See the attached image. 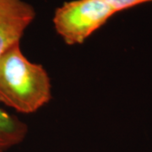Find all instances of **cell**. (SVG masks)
<instances>
[{"label":"cell","mask_w":152,"mask_h":152,"mask_svg":"<svg viewBox=\"0 0 152 152\" xmlns=\"http://www.w3.org/2000/svg\"><path fill=\"white\" fill-rule=\"evenodd\" d=\"M115 14L116 11L106 0H72L56 10L53 25L66 44L79 45Z\"/></svg>","instance_id":"obj_2"},{"label":"cell","mask_w":152,"mask_h":152,"mask_svg":"<svg viewBox=\"0 0 152 152\" xmlns=\"http://www.w3.org/2000/svg\"><path fill=\"white\" fill-rule=\"evenodd\" d=\"M52 99V83L43 66L22 53L20 44L0 56V102L20 113L37 112Z\"/></svg>","instance_id":"obj_1"},{"label":"cell","mask_w":152,"mask_h":152,"mask_svg":"<svg viewBox=\"0 0 152 152\" xmlns=\"http://www.w3.org/2000/svg\"><path fill=\"white\" fill-rule=\"evenodd\" d=\"M28 126L18 117L0 107V152H5L24 141Z\"/></svg>","instance_id":"obj_4"},{"label":"cell","mask_w":152,"mask_h":152,"mask_svg":"<svg viewBox=\"0 0 152 152\" xmlns=\"http://www.w3.org/2000/svg\"><path fill=\"white\" fill-rule=\"evenodd\" d=\"M36 17L25 0H0V56L17 44Z\"/></svg>","instance_id":"obj_3"},{"label":"cell","mask_w":152,"mask_h":152,"mask_svg":"<svg viewBox=\"0 0 152 152\" xmlns=\"http://www.w3.org/2000/svg\"><path fill=\"white\" fill-rule=\"evenodd\" d=\"M106 1L116 11V13H118L146 2H151L152 0H106Z\"/></svg>","instance_id":"obj_5"}]
</instances>
